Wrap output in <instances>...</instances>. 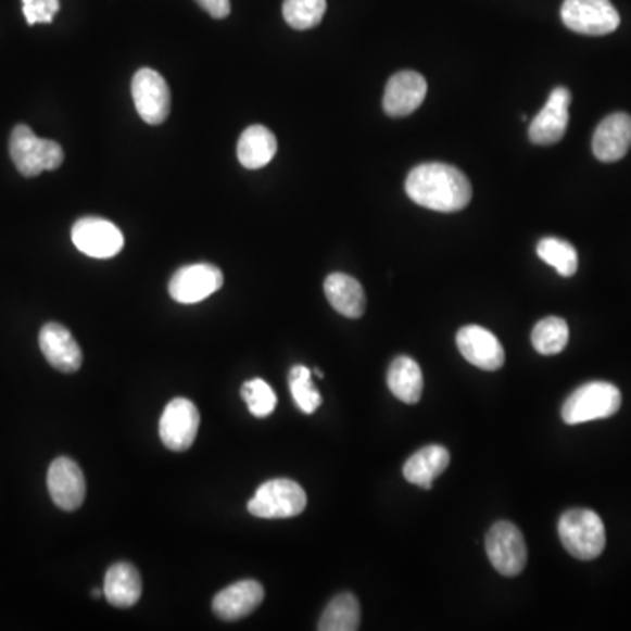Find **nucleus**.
<instances>
[{"label":"nucleus","instance_id":"f257e3e1","mask_svg":"<svg viewBox=\"0 0 631 631\" xmlns=\"http://www.w3.org/2000/svg\"><path fill=\"white\" fill-rule=\"evenodd\" d=\"M405 193L427 210L456 213L470 204L472 185L459 168L433 162L411 171L405 179Z\"/></svg>","mask_w":631,"mask_h":631},{"label":"nucleus","instance_id":"f03ea898","mask_svg":"<svg viewBox=\"0 0 631 631\" xmlns=\"http://www.w3.org/2000/svg\"><path fill=\"white\" fill-rule=\"evenodd\" d=\"M558 533L565 550L582 561L598 558L607 542L604 521L590 509L567 510L559 518Z\"/></svg>","mask_w":631,"mask_h":631},{"label":"nucleus","instance_id":"7ed1b4c3","mask_svg":"<svg viewBox=\"0 0 631 631\" xmlns=\"http://www.w3.org/2000/svg\"><path fill=\"white\" fill-rule=\"evenodd\" d=\"M14 165L25 178H36L45 171H55L64 162V150L59 142L41 139L27 127H14L10 139Z\"/></svg>","mask_w":631,"mask_h":631},{"label":"nucleus","instance_id":"20e7f679","mask_svg":"<svg viewBox=\"0 0 631 631\" xmlns=\"http://www.w3.org/2000/svg\"><path fill=\"white\" fill-rule=\"evenodd\" d=\"M621 391L610 382H588L565 400L561 418L567 425L610 418L621 409Z\"/></svg>","mask_w":631,"mask_h":631},{"label":"nucleus","instance_id":"39448f33","mask_svg":"<svg viewBox=\"0 0 631 631\" xmlns=\"http://www.w3.org/2000/svg\"><path fill=\"white\" fill-rule=\"evenodd\" d=\"M307 495L299 482L290 479H273L256 490L248 510L256 518L287 519L304 513Z\"/></svg>","mask_w":631,"mask_h":631},{"label":"nucleus","instance_id":"423d86ee","mask_svg":"<svg viewBox=\"0 0 631 631\" xmlns=\"http://www.w3.org/2000/svg\"><path fill=\"white\" fill-rule=\"evenodd\" d=\"M561 20L565 27L582 36H607L621 23L610 0H565Z\"/></svg>","mask_w":631,"mask_h":631},{"label":"nucleus","instance_id":"0eeeda50","mask_svg":"<svg viewBox=\"0 0 631 631\" xmlns=\"http://www.w3.org/2000/svg\"><path fill=\"white\" fill-rule=\"evenodd\" d=\"M487 553L496 572L519 576L527 567V542L521 530L509 521H499L487 535Z\"/></svg>","mask_w":631,"mask_h":631},{"label":"nucleus","instance_id":"6e6552de","mask_svg":"<svg viewBox=\"0 0 631 631\" xmlns=\"http://www.w3.org/2000/svg\"><path fill=\"white\" fill-rule=\"evenodd\" d=\"M200 414L188 399H174L160 418V439L176 453L190 450L199 433Z\"/></svg>","mask_w":631,"mask_h":631},{"label":"nucleus","instance_id":"1a4fd4ad","mask_svg":"<svg viewBox=\"0 0 631 631\" xmlns=\"http://www.w3.org/2000/svg\"><path fill=\"white\" fill-rule=\"evenodd\" d=\"M132 97L137 113L150 125H160L171 113V90L162 74L153 68L137 71L132 79Z\"/></svg>","mask_w":631,"mask_h":631},{"label":"nucleus","instance_id":"9d476101","mask_svg":"<svg viewBox=\"0 0 631 631\" xmlns=\"http://www.w3.org/2000/svg\"><path fill=\"white\" fill-rule=\"evenodd\" d=\"M222 270L216 265L195 264L179 268L168 282V293L179 304H199L223 287Z\"/></svg>","mask_w":631,"mask_h":631},{"label":"nucleus","instance_id":"9b49d317","mask_svg":"<svg viewBox=\"0 0 631 631\" xmlns=\"http://www.w3.org/2000/svg\"><path fill=\"white\" fill-rule=\"evenodd\" d=\"M73 242L90 258L105 260L118 255L125 239L114 223L88 216L74 225Z\"/></svg>","mask_w":631,"mask_h":631},{"label":"nucleus","instance_id":"f8f14e48","mask_svg":"<svg viewBox=\"0 0 631 631\" xmlns=\"http://www.w3.org/2000/svg\"><path fill=\"white\" fill-rule=\"evenodd\" d=\"M570 102H572V93L568 88L558 87L551 91L544 108L530 123L528 136L533 144L551 146L564 139L568 122H570V114H568Z\"/></svg>","mask_w":631,"mask_h":631},{"label":"nucleus","instance_id":"ddd939ff","mask_svg":"<svg viewBox=\"0 0 631 631\" xmlns=\"http://www.w3.org/2000/svg\"><path fill=\"white\" fill-rule=\"evenodd\" d=\"M48 491L56 507L62 510H76L87 496L85 474L74 459L60 456L48 470Z\"/></svg>","mask_w":631,"mask_h":631},{"label":"nucleus","instance_id":"4468645a","mask_svg":"<svg viewBox=\"0 0 631 631\" xmlns=\"http://www.w3.org/2000/svg\"><path fill=\"white\" fill-rule=\"evenodd\" d=\"M427 91V79L422 78L421 74L414 71L393 74L382 99L384 113L391 118L409 116L425 102Z\"/></svg>","mask_w":631,"mask_h":631},{"label":"nucleus","instance_id":"2eb2a0df","mask_svg":"<svg viewBox=\"0 0 631 631\" xmlns=\"http://www.w3.org/2000/svg\"><path fill=\"white\" fill-rule=\"evenodd\" d=\"M456 345L468 364L476 365L487 373L504 367L505 351L490 330L468 325L456 333Z\"/></svg>","mask_w":631,"mask_h":631},{"label":"nucleus","instance_id":"dca6fc26","mask_svg":"<svg viewBox=\"0 0 631 631\" xmlns=\"http://www.w3.org/2000/svg\"><path fill=\"white\" fill-rule=\"evenodd\" d=\"M42 355L59 373H78L83 365V351L68 328L60 323H48L39 332Z\"/></svg>","mask_w":631,"mask_h":631},{"label":"nucleus","instance_id":"f3484780","mask_svg":"<svg viewBox=\"0 0 631 631\" xmlns=\"http://www.w3.org/2000/svg\"><path fill=\"white\" fill-rule=\"evenodd\" d=\"M265 590L258 581L234 582L214 596L213 610L223 621H237L258 609Z\"/></svg>","mask_w":631,"mask_h":631},{"label":"nucleus","instance_id":"a211bd4d","mask_svg":"<svg viewBox=\"0 0 631 631\" xmlns=\"http://www.w3.org/2000/svg\"><path fill=\"white\" fill-rule=\"evenodd\" d=\"M631 148V116L614 113L600 122L593 136V153L600 162H618Z\"/></svg>","mask_w":631,"mask_h":631},{"label":"nucleus","instance_id":"6ab92c4d","mask_svg":"<svg viewBox=\"0 0 631 631\" xmlns=\"http://www.w3.org/2000/svg\"><path fill=\"white\" fill-rule=\"evenodd\" d=\"M325 295L337 313L345 318H359L364 316L367 307L365 291L355 277L348 274L336 273L325 279Z\"/></svg>","mask_w":631,"mask_h":631},{"label":"nucleus","instance_id":"aec40b11","mask_svg":"<svg viewBox=\"0 0 631 631\" xmlns=\"http://www.w3.org/2000/svg\"><path fill=\"white\" fill-rule=\"evenodd\" d=\"M141 573L134 565L122 561L105 572L104 596L113 607L118 609L134 607L141 600Z\"/></svg>","mask_w":631,"mask_h":631},{"label":"nucleus","instance_id":"412c9836","mask_svg":"<svg viewBox=\"0 0 631 631\" xmlns=\"http://www.w3.org/2000/svg\"><path fill=\"white\" fill-rule=\"evenodd\" d=\"M450 462V451L444 445H427L405 462L404 477L414 487L432 490L433 481L444 472Z\"/></svg>","mask_w":631,"mask_h":631},{"label":"nucleus","instance_id":"4be33fe9","mask_svg":"<svg viewBox=\"0 0 631 631\" xmlns=\"http://www.w3.org/2000/svg\"><path fill=\"white\" fill-rule=\"evenodd\" d=\"M276 151V136L262 125L245 128L241 139L237 142V159L241 162L242 167L251 168V171L270 164Z\"/></svg>","mask_w":631,"mask_h":631},{"label":"nucleus","instance_id":"5701e85b","mask_svg":"<svg viewBox=\"0 0 631 631\" xmlns=\"http://www.w3.org/2000/svg\"><path fill=\"white\" fill-rule=\"evenodd\" d=\"M388 388L391 393L404 402L416 404L422 395V373L418 362L409 356H399L388 368Z\"/></svg>","mask_w":631,"mask_h":631},{"label":"nucleus","instance_id":"b1692460","mask_svg":"<svg viewBox=\"0 0 631 631\" xmlns=\"http://www.w3.org/2000/svg\"><path fill=\"white\" fill-rule=\"evenodd\" d=\"M358 600L351 593H342L327 605V609L319 619V631H355L359 628Z\"/></svg>","mask_w":631,"mask_h":631},{"label":"nucleus","instance_id":"393cba45","mask_svg":"<svg viewBox=\"0 0 631 631\" xmlns=\"http://www.w3.org/2000/svg\"><path fill=\"white\" fill-rule=\"evenodd\" d=\"M568 325L558 316L541 319L533 327L532 344L544 356L559 355L568 344Z\"/></svg>","mask_w":631,"mask_h":631},{"label":"nucleus","instance_id":"a878e982","mask_svg":"<svg viewBox=\"0 0 631 631\" xmlns=\"http://www.w3.org/2000/svg\"><path fill=\"white\" fill-rule=\"evenodd\" d=\"M537 255L542 262L558 270L559 276L570 277L577 273L579 256L570 242L558 237H545L537 244Z\"/></svg>","mask_w":631,"mask_h":631},{"label":"nucleus","instance_id":"bb28decb","mask_svg":"<svg viewBox=\"0 0 631 631\" xmlns=\"http://www.w3.org/2000/svg\"><path fill=\"white\" fill-rule=\"evenodd\" d=\"M327 13V0H285L282 16L295 30L318 27Z\"/></svg>","mask_w":631,"mask_h":631},{"label":"nucleus","instance_id":"cd10ccee","mask_svg":"<svg viewBox=\"0 0 631 631\" xmlns=\"http://www.w3.org/2000/svg\"><path fill=\"white\" fill-rule=\"evenodd\" d=\"M313 373L304 365H295L290 370V391L291 396L299 405V409L305 414H313L321 405L323 399L319 391L314 387Z\"/></svg>","mask_w":631,"mask_h":631},{"label":"nucleus","instance_id":"c85d7f7f","mask_svg":"<svg viewBox=\"0 0 631 631\" xmlns=\"http://www.w3.org/2000/svg\"><path fill=\"white\" fill-rule=\"evenodd\" d=\"M241 395L248 409L255 418H267L276 409V393L264 379H251V381L244 382Z\"/></svg>","mask_w":631,"mask_h":631},{"label":"nucleus","instance_id":"c756f323","mask_svg":"<svg viewBox=\"0 0 631 631\" xmlns=\"http://www.w3.org/2000/svg\"><path fill=\"white\" fill-rule=\"evenodd\" d=\"M23 14L28 25L51 23L60 11L59 0H22Z\"/></svg>","mask_w":631,"mask_h":631},{"label":"nucleus","instance_id":"7c9ffc66","mask_svg":"<svg viewBox=\"0 0 631 631\" xmlns=\"http://www.w3.org/2000/svg\"><path fill=\"white\" fill-rule=\"evenodd\" d=\"M197 4L216 20L227 18L230 10H232L230 0H197Z\"/></svg>","mask_w":631,"mask_h":631},{"label":"nucleus","instance_id":"2f4dec72","mask_svg":"<svg viewBox=\"0 0 631 631\" xmlns=\"http://www.w3.org/2000/svg\"><path fill=\"white\" fill-rule=\"evenodd\" d=\"M100 595H104V590H99V588H97V590L91 591V596H93V598H100Z\"/></svg>","mask_w":631,"mask_h":631},{"label":"nucleus","instance_id":"473e14b6","mask_svg":"<svg viewBox=\"0 0 631 631\" xmlns=\"http://www.w3.org/2000/svg\"><path fill=\"white\" fill-rule=\"evenodd\" d=\"M314 373H316V376L321 377V379L325 377V374H323V370H319V368H314Z\"/></svg>","mask_w":631,"mask_h":631}]
</instances>
